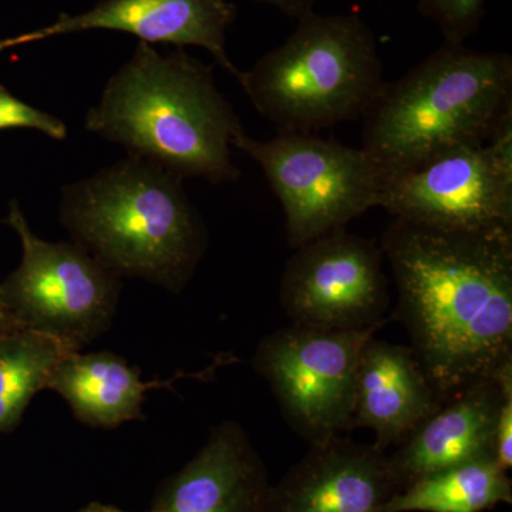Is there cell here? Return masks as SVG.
<instances>
[{"instance_id":"6da1fadb","label":"cell","mask_w":512,"mask_h":512,"mask_svg":"<svg viewBox=\"0 0 512 512\" xmlns=\"http://www.w3.org/2000/svg\"><path fill=\"white\" fill-rule=\"evenodd\" d=\"M396 316L444 400L512 357V229L393 220L382 237Z\"/></svg>"},{"instance_id":"7a4b0ae2","label":"cell","mask_w":512,"mask_h":512,"mask_svg":"<svg viewBox=\"0 0 512 512\" xmlns=\"http://www.w3.org/2000/svg\"><path fill=\"white\" fill-rule=\"evenodd\" d=\"M84 127L183 180L225 184L241 175L231 153L241 120L212 66L180 47L164 55L138 42L87 111Z\"/></svg>"},{"instance_id":"3957f363","label":"cell","mask_w":512,"mask_h":512,"mask_svg":"<svg viewBox=\"0 0 512 512\" xmlns=\"http://www.w3.org/2000/svg\"><path fill=\"white\" fill-rule=\"evenodd\" d=\"M183 178L128 156L63 185L59 221L74 244L120 278L181 293L208 247Z\"/></svg>"},{"instance_id":"277c9868","label":"cell","mask_w":512,"mask_h":512,"mask_svg":"<svg viewBox=\"0 0 512 512\" xmlns=\"http://www.w3.org/2000/svg\"><path fill=\"white\" fill-rule=\"evenodd\" d=\"M512 117V57L446 43L363 114V144L387 177L457 148L488 143Z\"/></svg>"},{"instance_id":"5b68a950","label":"cell","mask_w":512,"mask_h":512,"mask_svg":"<svg viewBox=\"0 0 512 512\" xmlns=\"http://www.w3.org/2000/svg\"><path fill=\"white\" fill-rule=\"evenodd\" d=\"M235 79L278 133H315L362 119L384 84L372 29L357 16L315 10Z\"/></svg>"},{"instance_id":"8992f818","label":"cell","mask_w":512,"mask_h":512,"mask_svg":"<svg viewBox=\"0 0 512 512\" xmlns=\"http://www.w3.org/2000/svg\"><path fill=\"white\" fill-rule=\"evenodd\" d=\"M232 147L261 167L284 208L292 249L346 228L376 208L386 181L365 148L315 133H278L261 141L241 130L232 138Z\"/></svg>"},{"instance_id":"52a82bcc","label":"cell","mask_w":512,"mask_h":512,"mask_svg":"<svg viewBox=\"0 0 512 512\" xmlns=\"http://www.w3.org/2000/svg\"><path fill=\"white\" fill-rule=\"evenodd\" d=\"M3 222L22 244V261L0 284V301L15 328L79 352L106 333L119 305L120 276L74 242L37 237L16 200Z\"/></svg>"},{"instance_id":"ba28073f","label":"cell","mask_w":512,"mask_h":512,"mask_svg":"<svg viewBox=\"0 0 512 512\" xmlns=\"http://www.w3.org/2000/svg\"><path fill=\"white\" fill-rule=\"evenodd\" d=\"M379 329L325 330L292 323L259 342L252 367L268 383L289 426L309 443L353 430L360 355Z\"/></svg>"},{"instance_id":"9c48e42d","label":"cell","mask_w":512,"mask_h":512,"mask_svg":"<svg viewBox=\"0 0 512 512\" xmlns=\"http://www.w3.org/2000/svg\"><path fill=\"white\" fill-rule=\"evenodd\" d=\"M377 207L433 228L512 229V117L488 143L387 177Z\"/></svg>"},{"instance_id":"30bf717a","label":"cell","mask_w":512,"mask_h":512,"mask_svg":"<svg viewBox=\"0 0 512 512\" xmlns=\"http://www.w3.org/2000/svg\"><path fill=\"white\" fill-rule=\"evenodd\" d=\"M293 251L279 291L293 325L383 328L390 305L389 278L376 242L339 228Z\"/></svg>"},{"instance_id":"8fae6325","label":"cell","mask_w":512,"mask_h":512,"mask_svg":"<svg viewBox=\"0 0 512 512\" xmlns=\"http://www.w3.org/2000/svg\"><path fill=\"white\" fill-rule=\"evenodd\" d=\"M235 18L237 6L231 0H101L79 15L62 13L50 25L0 40V52L57 36L116 30L148 45L202 47L237 77L239 70L227 52V32Z\"/></svg>"},{"instance_id":"7c38bea8","label":"cell","mask_w":512,"mask_h":512,"mask_svg":"<svg viewBox=\"0 0 512 512\" xmlns=\"http://www.w3.org/2000/svg\"><path fill=\"white\" fill-rule=\"evenodd\" d=\"M397 493L384 451L340 434L312 443L272 485L268 512H384Z\"/></svg>"},{"instance_id":"4fadbf2b","label":"cell","mask_w":512,"mask_h":512,"mask_svg":"<svg viewBox=\"0 0 512 512\" xmlns=\"http://www.w3.org/2000/svg\"><path fill=\"white\" fill-rule=\"evenodd\" d=\"M271 491L247 431L227 420L192 460L161 481L150 512H268Z\"/></svg>"},{"instance_id":"5bb4252c","label":"cell","mask_w":512,"mask_h":512,"mask_svg":"<svg viewBox=\"0 0 512 512\" xmlns=\"http://www.w3.org/2000/svg\"><path fill=\"white\" fill-rule=\"evenodd\" d=\"M500 399L494 370L441 404L387 456L399 490L446 468L495 457Z\"/></svg>"},{"instance_id":"9a60e30c","label":"cell","mask_w":512,"mask_h":512,"mask_svg":"<svg viewBox=\"0 0 512 512\" xmlns=\"http://www.w3.org/2000/svg\"><path fill=\"white\" fill-rule=\"evenodd\" d=\"M444 402L412 346L376 336L366 343L357 369L353 429L373 430V446H399Z\"/></svg>"},{"instance_id":"2e32d148","label":"cell","mask_w":512,"mask_h":512,"mask_svg":"<svg viewBox=\"0 0 512 512\" xmlns=\"http://www.w3.org/2000/svg\"><path fill=\"white\" fill-rule=\"evenodd\" d=\"M161 383H144L137 366L116 353L73 352L63 357L46 389L66 400L80 423L97 429H116L127 421L144 420L147 390Z\"/></svg>"},{"instance_id":"e0dca14e","label":"cell","mask_w":512,"mask_h":512,"mask_svg":"<svg viewBox=\"0 0 512 512\" xmlns=\"http://www.w3.org/2000/svg\"><path fill=\"white\" fill-rule=\"evenodd\" d=\"M512 503V481L495 457L421 478L394 495L384 512H483Z\"/></svg>"},{"instance_id":"ac0fdd59","label":"cell","mask_w":512,"mask_h":512,"mask_svg":"<svg viewBox=\"0 0 512 512\" xmlns=\"http://www.w3.org/2000/svg\"><path fill=\"white\" fill-rule=\"evenodd\" d=\"M79 352L33 330L0 333V433L15 429L30 400L46 389L57 363Z\"/></svg>"},{"instance_id":"d6986e66","label":"cell","mask_w":512,"mask_h":512,"mask_svg":"<svg viewBox=\"0 0 512 512\" xmlns=\"http://www.w3.org/2000/svg\"><path fill=\"white\" fill-rule=\"evenodd\" d=\"M419 12L439 28L446 43H464L480 28L485 0H419Z\"/></svg>"},{"instance_id":"ffe728a7","label":"cell","mask_w":512,"mask_h":512,"mask_svg":"<svg viewBox=\"0 0 512 512\" xmlns=\"http://www.w3.org/2000/svg\"><path fill=\"white\" fill-rule=\"evenodd\" d=\"M29 128L56 141L67 137V127L53 114L30 106L0 84V130Z\"/></svg>"},{"instance_id":"44dd1931","label":"cell","mask_w":512,"mask_h":512,"mask_svg":"<svg viewBox=\"0 0 512 512\" xmlns=\"http://www.w3.org/2000/svg\"><path fill=\"white\" fill-rule=\"evenodd\" d=\"M501 386L498 407L497 434H495V460L504 470L512 467V357L495 369Z\"/></svg>"},{"instance_id":"7402d4cb","label":"cell","mask_w":512,"mask_h":512,"mask_svg":"<svg viewBox=\"0 0 512 512\" xmlns=\"http://www.w3.org/2000/svg\"><path fill=\"white\" fill-rule=\"evenodd\" d=\"M256 2L265 3V5L278 9L289 18L298 20L306 13L313 12L318 0H256Z\"/></svg>"},{"instance_id":"603a6c76","label":"cell","mask_w":512,"mask_h":512,"mask_svg":"<svg viewBox=\"0 0 512 512\" xmlns=\"http://www.w3.org/2000/svg\"><path fill=\"white\" fill-rule=\"evenodd\" d=\"M13 328H15V325H13L12 319L9 318L5 306H3L2 301H0V333Z\"/></svg>"},{"instance_id":"cb8c5ba5","label":"cell","mask_w":512,"mask_h":512,"mask_svg":"<svg viewBox=\"0 0 512 512\" xmlns=\"http://www.w3.org/2000/svg\"><path fill=\"white\" fill-rule=\"evenodd\" d=\"M92 504V512H128L120 510V508L113 507V505H106L101 503H90ZM150 512V511H147Z\"/></svg>"},{"instance_id":"d4e9b609","label":"cell","mask_w":512,"mask_h":512,"mask_svg":"<svg viewBox=\"0 0 512 512\" xmlns=\"http://www.w3.org/2000/svg\"><path fill=\"white\" fill-rule=\"evenodd\" d=\"M77 512H92V504L86 505V507L82 508V510H79Z\"/></svg>"}]
</instances>
